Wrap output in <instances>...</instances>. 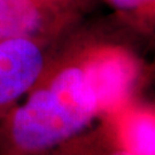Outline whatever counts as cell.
<instances>
[{"mask_svg": "<svg viewBox=\"0 0 155 155\" xmlns=\"http://www.w3.org/2000/svg\"><path fill=\"white\" fill-rule=\"evenodd\" d=\"M36 2H38L39 5H44L45 2H50V1H53V0H35Z\"/></svg>", "mask_w": 155, "mask_h": 155, "instance_id": "cell-8", "label": "cell"}, {"mask_svg": "<svg viewBox=\"0 0 155 155\" xmlns=\"http://www.w3.org/2000/svg\"><path fill=\"white\" fill-rule=\"evenodd\" d=\"M127 139L132 155H155L154 120L148 115L136 117L130 123Z\"/></svg>", "mask_w": 155, "mask_h": 155, "instance_id": "cell-5", "label": "cell"}, {"mask_svg": "<svg viewBox=\"0 0 155 155\" xmlns=\"http://www.w3.org/2000/svg\"><path fill=\"white\" fill-rule=\"evenodd\" d=\"M115 8L122 11H134L150 7L154 0H108Z\"/></svg>", "mask_w": 155, "mask_h": 155, "instance_id": "cell-6", "label": "cell"}, {"mask_svg": "<svg viewBox=\"0 0 155 155\" xmlns=\"http://www.w3.org/2000/svg\"><path fill=\"white\" fill-rule=\"evenodd\" d=\"M99 108H113L130 92L136 78L132 58L118 50L94 55L83 69Z\"/></svg>", "mask_w": 155, "mask_h": 155, "instance_id": "cell-3", "label": "cell"}, {"mask_svg": "<svg viewBox=\"0 0 155 155\" xmlns=\"http://www.w3.org/2000/svg\"><path fill=\"white\" fill-rule=\"evenodd\" d=\"M44 67L43 54L28 37L0 41V106L28 91Z\"/></svg>", "mask_w": 155, "mask_h": 155, "instance_id": "cell-2", "label": "cell"}, {"mask_svg": "<svg viewBox=\"0 0 155 155\" xmlns=\"http://www.w3.org/2000/svg\"><path fill=\"white\" fill-rule=\"evenodd\" d=\"M43 18L35 0H0V41L29 37L41 28Z\"/></svg>", "mask_w": 155, "mask_h": 155, "instance_id": "cell-4", "label": "cell"}, {"mask_svg": "<svg viewBox=\"0 0 155 155\" xmlns=\"http://www.w3.org/2000/svg\"><path fill=\"white\" fill-rule=\"evenodd\" d=\"M98 111L83 70H62L48 89L39 90L20 107L13 120V137L24 150H44L82 130Z\"/></svg>", "mask_w": 155, "mask_h": 155, "instance_id": "cell-1", "label": "cell"}, {"mask_svg": "<svg viewBox=\"0 0 155 155\" xmlns=\"http://www.w3.org/2000/svg\"><path fill=\"white\" fill-rule=\"evenodd\" d=\"M113 155H132L130 152H125V150H122V152H116L115 154Z\"/></svg>", "mask_w": 155, "mask_h": 155, "instance_id": "cell-7", "label": "cell"}]
</instances>
